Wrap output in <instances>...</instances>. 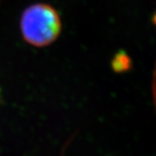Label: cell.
I'll list each match as a JSON object with an SVG mask.
<instances>
[{
	"label": "cell",
	"instance_id": "obj_3",
	"mask_svg": "<svg viewBox=\"0 0 156 156\" xmlns=\"http://www.w3.org/2000/svg\"><path fill=\"white\" fill-rule=\"evenodd\" d=\"M152 93H153L154 102L156 107V60L154 62V67L153 70V77H152Z\"/></svg>",
	"mask_w": 156,
	"mask_h": 156
},
{
	"label": "cell",
	"instance_id": "obj_4",
	"mask_svg": "<svg viewBox=\"0 0 156 156\" xmlns=\"http://www.w3.org/2000/svg\"><path fill=\"white\" fill-rule=\"evenodd\" d=\"M152 23L156 27V11L154 12V14H153V16H152Z\"/></svg>",
	"mask_w": 156,
	"mask_h": 156
},
{
	"label": "cell",
	"instance_id": "obj_2",
	"mask_svg": "<svg viewBox=\"0 0 156 156\" xmlns=\"http://www.w3.org/2000/svg\"><path fill=\"white\" fill-rule=\"evenodd\" d=\"M133 62L125 51H119L112 60V68L116 73L127 72L131 69Z\"/></svg>",
	"mask_w": 156,
	"mask_h": 156
},
{
	"label": "cell",
	"instance_id": "obj_1",
	"mask_svg": "<svg viewBox=\"0 0 156 156\" xmlns=\"http://www.w3.org/2000/svg\"><path fill=\"white\" fill-rule=\"evenodd\" d=\"M20 28L23 39L35 47H44L56 41L62 30L60 16L47 4H34L22 13Z\"/></svg>",
	"mask_w": 156,
	"mask_h": 156
}]
</instances>
